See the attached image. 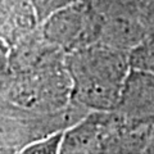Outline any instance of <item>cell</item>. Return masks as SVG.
Segmentation results:
<instances>
[{"mask_svg": "<svg viewBox=\"0 0 154 154\" xmlns=\"http://www.w3.org/2000/svg\"><path fill=\"white\" fill-rule=\"evenodd\" d=\"M71 96L96 110H114L130 72L128 54L107 44H90L69 53L66 59Z\"/></svg>", "mask_w": 154, "mask_h": 154, "instance_id": "1", "label": "cell"}, {"mask_svg": "<svg viewBox=\"0 0 154 154\" xmlns=\"http://www.w3.org/2000/svg\"><path fill=\"white\" fill-rule=\"evenodd\" d=\"M44 36L59 49L73 51L100 37V14L80 4H68L48 16Z\"/></svg>", "mask_w": 154, "mask_h": 154, "instance_id": "2", "label": "cell"}, {"mask_svg": "<svg viewBox=\"0 0 154 154\" xmlns=\"http://www.w3.org/2000/svg\"><path fill=\"white\" fill-rule=\"evenodd\" d=\"M17 75V79L9 85L8 98L22 107L42 108L49 104L58 105L63 102L66 93L71 94V86L66 88L62 75L54 66Z\"/></svg>", "mask_w": 154, "mask_h": 154, "instance_id": "3", "label": "cell"}, {"mask_svg": "<svg viewBox=\"0 0 154 154\" xmlns=\"http://www.w3.org/2000/svg\"><path fill=\"white\" fill-rule=\"evenodd\" d=\"M116 110L135 123L154 119V73L130 68Z\"/></svg>", "mask_w": 154, "mask_h": 154, "instance_id": "4", "label": "cell"}, {"mask_svg": "<svg viewBox=\"0 0 154 154\" xmlns=\"http://www.w3.org/2000/svg\"><path fill=\"white\" fill-rule=\"evenodd\" d=\"M144 30L137 19L123 12L100 16V38L107 45L127 49L141 41Z\"/></svg>", "mask_w": 154, "mask_h": 154, "instance_id": "5", "label": "cell"}, {"mask_svg": "<svg viewBox=\"0 0 154 154\" xmlns=\"http://www.w3.org/2000/svg\"><path fill=\"white\" fill-rule=\"evenodd\" d=\"M105 125L91 116L63 134L60 153H95L105 148Z\"/></svg>", "mask_w": 154, "mask_h": 154, "instance_id": "6", "label": "cell"}, {"mask_svg": "<svg viewBox=\"0 0 154 154\" xmlns=\"http://www.w3.org/2000/svg\"><path fill=\"white\" fill-rule=\"evenodd\" d=\"M130 68L141 69L154 73V33L143 37L128 54Z\"/></svg>", "mask_w": 154, "mask_h": 154, "instance_id": "7", "label": "cell"}, {"mask_svg": "<svg viewBox=\"0 0 154 154\" xmlns=\"http://www.w3.org/2000/svg\"><path fill=\"white\" fill-rule=\"evenodd\" d=\"M64 131H55L42 139H36L22 148L21 153L25 154H55L60 153V145Z\"/></svg>", "mask_w": 154, "mask_h": 154, "instance_id": "8", "label": "cell"}, {"mask_svg": "<svg viewBox=\"0 0 154 154\" xmlns=\"http://www.w3.org/2000/svg\"><path fill=\"white\" fill-rule=\"evenodd\" d=\"M9 69H11V67H9V51L4 41L0 38V80H3L7 76Z\"/></svg>", "mask_w": 154, "mask_h": 154, "instance_id": "9", "label": "cell"}]
</instances>
